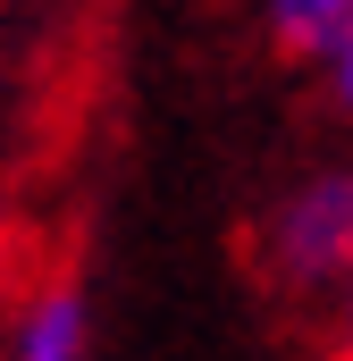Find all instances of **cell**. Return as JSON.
Masks as SVG:
<instances>
[{
	"label": "cell",
	"mask_w": 353,
	"mask_h": 361,
	"mask_svg": "<svg viewBox=\"0 0 353 361\" xmlns=\"http://www.w3.org/2000/svg\"><path fill=\"white\" fill-rule=\"evenodd\" d=\"M320 85H328V101H337V109L353 118V25L337 34V51L320 59Z\"/></svg>",
	"instance_id": "obj_4"
},
{
	"label": "cell",
	"mask_w": 353,
	"mask_h": 361,
	"mask_svg": "<svg viewBox=\"0 0 353 361\" xmlns=\"http://www.w3.org/2000/svg\"><path fill=\"white\" fill-rule=\"evenodd\" d=\"M328 361H353V353H328Z\"/></svg>",
	"instance_id": "obj_6"
},
{
	"label": "cell",
	"mask_w": 353,
	"mask_h": 361,
	"mask_svg": "<svg viewBox=\"0 0 353 361\" xmlns=\"http://www.w3.org/2000/svg\"><path fill=\"white\" fill-rule=\"evenodd\" d=\"M253 252L261 277L294 302H328L337 286H353V160H320L277 185L253 227Z\"/></svg>",
	"instance_id": "obj_1"
},
{
	"label": "cell",
	"mask_w": 353,
	"mask_h": 361,
	"mask_svg": "<svg viewBox=\"0 0 353 361\" xmlns=\"http://www.w3.org/2000/svg\"><path fill=\"white\" fill-rule=\"evenodd\" d=\"M328 353H353V286L328 294Z\"/></svg>",
	"instance_id": "obj_5"
},
{
	"label": "cell",
	"mask_w": 353,
	"mask_h": 361,
	"mask_svg": "<svg viewBox=\"0 0 353 361\" xmlns=\"http://www.w3.org/2000/svg\"><path fill=\"white\" fill-rule=\"evenodd\" d=\"M101 319H92V286L68 269H51L42 286H25V302L8 311L0 361H92Z\"/></svg>",
	"instance_id": "obj_2"
},
{
	"label": "cell",
	"mask_w": 353,
	"mask_h": 361,
	"mask_svg": "<svg viewBox=\"0 0 353 361\" xmlns=\"http://www.w3.org/2000/svg\"><path fill=\"white\" fill-rule=\"evenodd\" d=\"M253 8H261L269 51L294 59V68H320L337 51V34L353 25V0H253Z\"/></svg>",
	"instance_id": "obj_3"
}]
</instances>
